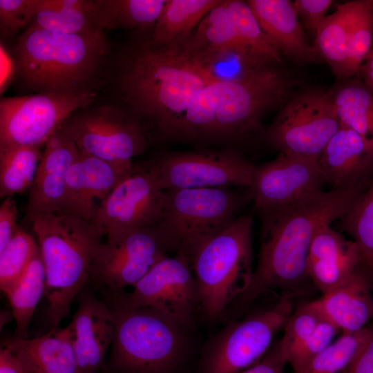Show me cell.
I'll use <instances>...</instances> for the list:
<instances>
[{
	"label": "cell",
	"instance_id": "cell-23",
	"mask_svg": "<svg viewBox=\"0 0 373 373\" xmlns=\"http://www.w3.org/2000/svg\"><path fill=\"white\" fill-rule=\"evenodd\" d=\"M315 303L322 316L342 333L356 332L368 325L373 321V286L363 262Z\"/></svg>",
	"mask_w": 373,
	"mask_h": 373
},
{
	"label": "cell",
	"instance_id": "cell-30",
	"mask_svg": "<svg viewBox=\"0 0 373 373\" xmlns=\"http://www.w3.org/2000/svg\"><path fill=\"white\" fill-rule=\"evenodd\" d=\"M332 96L341 126L355 131L373 150V94L359 79H352Z\"/></svg>",
	"mask_w": 373,
	"mask_h": 373
},
{
	"label": "cell",
	"instance_id": "cell-4",
	"mask_svg": "<svg viewBox=\"0 0 373 373\" xmlns=\"http://www.w3.org/2000/svg\"><path fill=\"white\" fill-rule=\"evenodd\" d=\"M32 229L45 268L44 295L52 328L68 317L73 299L85 287L104 230L79 218L53 213L35 220Z\"/></svg>",
	"mask_w": 373,
	"mask_h": 373
},
{
	"label": "cell",
	"instance_id": "cell-40",
	"mask_svg": "<svg viewBox=\"0 0 373 373\" xmlns=\"http://www.w3.org/2000/svg\"><path fill=\"white\" fill-rule=\"evenodd\" d=\"M323 316L315 300L303 303L295 309L284 326V334L278 342L287 363L306 342Z\"/></svg>",
	"mask_w": 373,
	"mask_h": 373
},
{
	"label": "cell",
	"instance_id": "cell-12",
	"mask_svg": "<svg viewBox=\"0 0 373 373\" xmlns=\"http://www.w3.org/2000/svg\"><path fill=\"white\" fill-rule=\"evenodd\" d=\"M80 152L131 167L146 147L140 120L129 111L104 105L74 113L61 125Z\"/></svg>",
	"mask_w": 373,
	"mask_h": 373
},
{
	"label": "cell",
	"instance_id": "cell-49",
	"mask_svg": "<svg viewBox=\"0 0 373 373\" xmlns=\"http://www.w3.org/2000/svg\"><path fill=\"white\" fill-rule=\"evenodd\" d=\"M35 373H41V372L37 370Z\"/></svg>",
	"mask_w": 373,
	"mask_h": 373
},
{
	"label": "cell",
	"instance_id": "cell-38",
	"mask_svg": "<svg viewBox=\"0 0 373 373\" xmlns=\"http://www.w3.org/2000/svg\"><path fill=\"white\" fill-rule=\"evenodd\" d=\"M234 30L242 46L272 65L281 62V54L267 40L247 1L226 0Z\"/></svg>",
	"mask_w": 373,
	"mask_h": 373
},
{
	"label": "cell",
	"instance_id": "cell-31",
	"mask_svg": "<svg viewBox=\"0 0 373 373\" xmlns=\"http://www.w3.org/2000/svg\"><path fill=\"white\" fill-rule=\"evenodd\" d=\"M45 283V268L38 246L24 274L6 294L16 323L15 337L28 338L32 317L44 294Z\"/></svg>",
	"mask_w": 373,
	"mask_h": 373
},
{
	"label": "cell",
	"instance_id": "cell-21",
	"mask_svg": "<svg viewBox=\"0 0 373 373\" xmlns=\"http://www.w3.org/2000/svg\"><path fill=\"white\" fill-rule=\"evenodd\" d=\"M318 160L323 182L332 189L365 191L373 178V150L355 131L342 126Z\"/></svg>",
	"mask_w": 373,
	"mask_h": 373
},
{
	"label": "cell",
	"instance_id": "cell-14",
	"mask_svg": "<svg viewBox=\"0 0 373 373\" xmlns=\"http://www.w3.org/2000/svg\"><path fill=\"white\" fill-rule=\"evenodd\" d=\"M132 287L131 292L106 296L132 307H153L186 327L200 314L198 284L182 252L162 259Z\"/></svg>",
	"mask_w": 373,
	"mask_h": 373
},
{
	"label": "cell",
	"instance_id": "cell-32",
	"mask_svg": "<svg viewBox=\"0 0 373 373\" xmlns=\"http://www.w3.org/2000/svg\"><path fill=\"white\" fill-rule=\"evenodd\" d=\"M194 61L213 82H238L274 66L242 47H229L202 56Z\"/></svg>",
	"mask_w": 373,
	"mask_h": 373
},
{
	"label": "cell",
	"instance_id": "cell-43",
	"mask_svg": "<svg viewBox=\"0 0 373 373\" xmlns=\"http://www.w3.org/2000/svg\"><path fill=\"white\" fill-rule=\"evenodd\" d=\"M332 3V0H296L294 4L305 27L316 33Z\"/></svg>",
	"mask_w": 373,
	"mask_h": 373
},
{
	"label": "cell",
	"instance_id": "cell-41",
	"mask_svg": "<svg viewBox=\"0 0 373 373\" xmlns=\"http://www.w3.org/2000/svg\"><path fill=\"white\" fill-rule=\"evenodd\" d=\"M341 330L323 317L303 345L288 361L293 372L303 368L314 356L327 348Z\"/></svg>",
	"mask_w": 373,
	"mask_h": 373
},
{
	"label": "cell",
	"instance_id": "cell-3",
	"mask_svg": "<svg viewBox=\"0 0 373 373\" xmlns=\"http://www.w3.org/2000/svg\"><path fill=\"white\" fill-rule=\"evenodd\" d=\"M108 50L104 31L71 35L26 28L14 48L15 76L36 93L93 90Z\"/></svg>",
	"mask_w": 373,
	"mask_h": 373
},
{
	"label": "cell",
	"instance_id": "cell-39",
	"mask_svg": "<svg viewBox=\"0 0 373 373\" xmlns=\"http://www.w3.org/2000/svg\"><path fill=\"white\" fill-rule=\"evenodd\" d=\"M38 246L33 236L19 228L0 251V288L5 294L24 274Z\"/></svg>",
	"mask_w": 373,
	"mask_h": 373
},
{
	"label": "cell",
	"instance_id": "cell-10",
	"mask_svg": "<svg viewBox=\"0 0 373 373\" xmlns=\"http://www.w3.org/2000/svg\"><path fill=\"white\" fill-rule=\"evenodd\" d=\"M95 90L75 93H35L3 97L0 102V149L45 145L77 110L96 98Z\"/></svg>",
	"mask_w": 373,
	"mask_h": 373
},
{
	"label": "cell",
	"instance_id": "cell-15",
	"mask_svg": "<svg viewBox=\"0 0 373 373\" xmlns=\"http://www.w3.org/2000/svg\"><path fill=\"white\" fill-rule=\"evenodd\" d=\"M166 256L153 227L135 229L99 245L89 280L95 291L103 296L122 293Z\"/></svg>",
	"mask_w": 373,
	"mask_h": 373
},
{
	"label": "cell",
	"instance_id": "cell-36",
	"mask_svg": "<svg viewBox=\"0 0 373 373\" xmlns=\"http://www.w3.org/2000/svg\"><path fill=\"white\" fill-rule=\"evenodd\" d=\"M372 334L373 321L358 332L342 333L327 348L292 373H345Z\"/></svg>",
	"mask_w": 373,
	"mask_h": 373
},
{
	"label": "cell",
	"instance_id": "cell-48",
	"mask_svg": "<svg viewBox=\"0 0 373 373\" xmlns=\"http://www.w3.org/2000/svg\"><path fill=\"white\" fill-rule=\"evenodd\" d=\"M358 75L363 84L373 94V44L359 68Z\"/></svg>",
	"mask_w": 373,
	"mask_h": 373
},
{
	"label": "cell",
	"instance_id": "cell-5",
	"mask_svg": "<svg viewBox=\"0 0 373 373\" xmlns=\"http://www.w3.org/2000/svg\"><path fill=\"white\" fill-rule=\"evenodd\" d=\"M113 316L111 373H177L187 352L186 327L160 311L104 297Z\"/></svg>",
	"mask_w": 373,
	"mask_h": 373
},
{
	"label": "cell",
	"instance_id": "cell-26",
	"mask_svg": "<svg viewBox=\"0 0 373 373\" xmlns=\"http://www.w3.org/2000/svg\"><path fill=\"white\" fill-rule=\"evenodd\" d=\"M3 343L20 350L41 373H79L66 327L51 328L50 332L37 338L15 336Z\"/></svg>",
	"mask_w": 373,
	"mask_h": 373
},
{
	"label": "cell",
	"instance_id": "cell-18",
	"mask_svg": "<svg viewBox=\"0 0 373 373\" xmlns=\"http://www.w3.org/2000/svg\"><path fill=\"white\" fill-rule=\"evenodd\" d=\"M133 167L80 152L68 170L63 204L57 213L95 223L102 202Z\"/></svg>",
	"mask_w": 373,
	"mask_h": 373
},
{
	"label": "cell",
	"instance_id": "cell-2",
	"mask_svg": "<svg viewBox=\"0 0 373 373\" xmlns=\"http://www.w3.org/2000/svg\"><path fill=\"white\" fill-rule=\"evenodd\" d=\"M211 82L179 46L162 47L149 41L126 57L117 87L128 111L140 120L153 122L166 136L192 99Z\"/></svg>",
	"mask_w": 373,
	"mask_h": 373
},
{
	"label": "cell",
	"instance_id": "cell-47",
	"mask_svg": "<svg viewBox=\"0 0 373 373\" xmlns=\"http://www.w3.org/2000/svg\"><path fill=\"white\" fill-rule=\"evenodd\" d=\"M345 373H373V334Z\"/></svg>",
	"mask_w": 373,
	"mask_h": 373
},
{
	"label": "cell",
	"instance_id": "cell-19",
	"mask_svg": "<svg viewBox=\"0 0 373 373\" xmlns=\"http://www.w3.org/2000/svg\"><path fill=\"white\" fill-rule=\"evenodd\" d=\"M92 288L78 294V308L66 326L79 373H97L106 366V358L114 335L113 316Z\"/></svg>",
	"mask_w": 373,
	"mask_h": 373
},
{
	"label": "cell",
	"instance_id": "cell-46",
	"mask_svg": "<svg viewBox=\"0 0 373 373\" xmlns=\"http://www.w3.org/2000/svg\"><path fill=\"white\" fill-rule=\"evenodd\" d=\"M287 363L285 355L277 343L259 362L240 373H283Z\"/></svg>",
	"mask_w": 373,
	"mask_h": 373
},
{
	"label": "cell",
	"instance_id": "cell-27",
	"mask_svg": "<svg viewBox=\"0 0 373 373\" xmlns=\"http://www.w3.org/2000/svg\"><path fill=\"white\" fill-rule=\"evenodd\" d=\"M221 0H166L150 42L162 47L178 46L193 33L204 17Z\"/></svg>",
	"mask_w": 373,
	"mask_h": 373
},
{
	"label": "cell",
	"instance_id": "cell-8",
	"mask_svg": "<svg viewBox=\"0 0 373 373\" xmlns=\"http://www.w3.org/2000/svg\"><path fill=\"white\" fill-rule=\"evenodd\" d=\"M291 79L274 66L238 82H213L203 88L212 140H236L258 131L263 113L292 96Z\"/></svg>",
	"mask_w": 373,
	"mask_h": 373
},
{
	"label": "cell",
	"instance_id": "cell-6",
	"mask_svg": "<svg viewBox=\"0 0 373 373\" xmlns=\"http://www.w3.org/2000/svg\"><path fill=\"white\" fill-rule=\"evenodd\" d=\"M253 220L238 217L200 245L189 258L200 299V315L207 321L222 318L250 285Z\"/></svg>",
	"mask_w": 373,
	"mask_h": 373
},
{
	"label": "cell",
	"instance_id": "cell-42",
	"mask_svg": "<svg viewBox=\"0 0 373 373\" xmlns=\"http://www.w3.org/2000/svg\"><path fill=\"white\" fill-rule=\"evenodd\" d=\"M28 0H0V30L3 37L15 35L26 28Z\"/></svg>",
	"mask_w": 373,
	"mask_h": 373
},
{
	"label": "cell",
	"instance_id": "cell-22",
	"mask_svg": "<svg viewBox=\"0 0 373 373\" xmlns=\"http://www.w3.org/2000/svg\"><path fill=\"white\" fill-rule=\"evenodd\" d=\"M361 262L356 242L347 240L330 224H324L316 232L310 246L307 276L323 295L346 280Z\"/></svg>",
	"mask_w": 373,
	"mask_h": 373
},
{
	"label": "cell",
	"instance_id": "cell-44",
	"mask_svg": "<svg viewBox=\"0 0 373 373\" xmlns=\"http://www.w3.org/2000/svg\"><path fill=\"white\" fill-rule=\"evenodd\" d=\"M36 366L20 350L2 343L0 373H35Z\"/></svg>",
	"mask_w": 373,
	"mask_h": 373
},
{
	"label": "cell",
	"instance_id": "cell-16",
	"mask_svg": "<svg viewBox=\"0 0 373 373\" xmlns=\"http://www.w3.org/2000/svg\"><path fill=\"white\" fill-rule=\"evenodd\" d=\"M164 190L144 162L135 164L131 172L111 191L101 204L95 224L113 241L141 228L152 227L160 218Z\"/></svg>",
	"mask_w": 373,
	"mask_h": 373
},
{
	"label": "cell",
	"instance_id": "cell-1",
	"mask_svg": "<svg viewBox=\"0 0 373 373\" xmlns=\"http://www.w3.org/2000/svg\"><path fill=\"white\" fill-rule=\"evenodd\" d=\"M365 191L323 190L291 204L259 212L258 260L249 286L227 309V319L238 318L267 291L298 290L307 280V262L317 230L341 218Z\"/></svg>",
	"mask_w": 373,
	"mask_h": 373
},
{
	"label": "cell",
	"instance_id": "cell-11",
	"mask_svg": "<svg viewBox=\"0 0 373 373\" xmlns=\"http://www.w3.org/2000/svg\"><path fill=\"white\" fill-rule=\"evenodd\" d=\"M340 126L332 93L309 89L283 106L265 135L279 153L318 159Z\"/></svg>",
	"mask_w": 373,
	"mask_h": 373
},
{
	"label": "cell",
	"instance_id": "cell-13",
	"mask_svg": "<svg viewBox=\"0 0 373 373\" xmlns=\"http://www.w3.org/2000/svg\"><path fill=\"white\" fill-rule=\"evenodd\" d=\"M163 190L249 188L255 165L231 149L164 152L144 162Z\"/></svg>",
	"mask_w": 373,
	"mask_h": 373
},
{
	"label": "cell",
	"instance_id": "cell-20",
	"mask_svg": "<svg viewBox=\"0 0 373 373\" xmlns=\"http://www.w3.org/2000/svg\"><path fill=\"white\" fill-rule=\"evenodd\" d=\"M44 146L27 207L26 219L31 224L39 218L59 212L68 170L80 153L74 140L61 126Z\"/></svg>",
	"mask_w": 373,
	"mask_h": 373
},
{
	"label": "cell",
	"instance_id": "cell-24",
	"mask_svg": "<svg viewBox=\"0 0 373 373\" xmlns=\"http://www.w3.org/2000/svg\"><path fill=\"white\" fill-rule=\"evenodd\" d=\"M269 42L296 61L311 64L320 59L307 41L294 2L289 0L247 1Z\"/></svg>",
	"mask_w": 373,
	"mask_h": 373
},
{
	"label": "cell",
	"instance_id": "cell-7",
	"mask_svg": "<svg viewBox=\"0 0 373 373\" xmlns=\"http://www.w3.org/2000/svg\"><path fill=\"white\" fill-rule=\"evenodd\" d=\"M247 198L250 191L242 195L230 187L164 190L162 214L153 227L166 253L182 252L189 260L200 245L238 218Z\"/></svg>",
	"mask_w": 373,
	"mask_h": 373
},
{
	"label": "cell",
	"instance_id": "cell-45",
	"mask_svg": "<svg viewBox=\"0 0 373 373\" xmlns=\"http://www.w3.org/2000/svg\"><path fill=\"white\" fill-rule=\"evenodd\" d=\"M17 207L12 197L4 198L0 206V251L20 228L17 224Z\"/></svg>",
	"mask_w": 373,
	"mask_h": 373
},
{
	"label": "cell",
	"instance_id": "cell-34",
	"mask_svg": "<svg viewBox=\"0 0 373 373\" xmlns=\"http://www.w3.org/2000/svg\"><path fill=\"white\" fill-rule=\"evenodd\" d=\"M347 43V6L344 3L319 25L314 46L320 59L342 80L346 79Z\"/></svg>",
	"mask_w": 373,
	"mask_h": 373
},
{
	"label": "cell",
	"instance_id": "cell-28",
	"mask_svg": "<svg viewBox=\"0 0 373 373\" xmlns=\"http://www.w3.org/2000/svg\"><path fill=\"white\" fill-rule=\"evenodd\" d=\"M166 0H95L93 19L101 30L154 28Z\"/></svg>",
	"mask_w": 373,
	"mask_h": 373
},
{
	"label": "cell",
	"instance_id": "cell-35",
	"mask_svg": "<svg viewBox=\"0 0 373 373\" xmlns=\"http://www.w3.org/2000/svg\"><path fill=\"white\" fill-rule=\"evenodd\" d=\"M346 3L348 43L345 80L358 75L373 44V0Z\"/></svg>",
	"mask_w": 373,
	"mask_h": 373
},
{
	"label": "cell",
	"instance_id": "cell-9",
	"mask_svg": "<svg viewBox=\"0 0 373 373\" xmlns=\"http://www.w3.org/2000/svg\"><path fill=\"white\" fill-rule=\"evenodd\" d=\"M294 311L289 295L272 307L233 319L204 348L198 373H240L259 362Z\"/></svg>",
	"mask_w": 373,
	"mask_h": 373
},
{
	"label": "cell",
	"instance_id": "cell-37",
	"mask_svg": "<svg viewBox=\"0 0 373 373\" xmlns=\"http://www.w3.org/2000/svg\"><path fill=\"white\" fill-rule=\"evenodd\" d=\"M341 219L342 229L358 246L373 286V178L367 189Z\"/></svg>",
	"mask_w": 373,
	"mask_h": 373
},
{
	"label": "cell",
	"instance_id": "cell-17",
	"mask_svg": "<svg viewBox=\"0 0 373 373\" xmlns=\"http://www.w3.org/2000/svg\"><path fill=\"white\" fill-rule=\"evenodd\" d=\"M323 184L318 159L279 153L276 159L255 166L249 189L259 213L321 191Z\"/></svg>",
	"mask_w": 373,
	"mask_h": 373
},
{
	"label": "cell",
	"instance_id": "cell-25",
	"mask_svg": "<svg viewBox=\"0 0 373 373\" xmlns=\"http://www.w3.org/2000/svg\"><path fill=\"white\" fill-rule=\"evenodd\" d=\"M93 5L90 0H28L26 28L71 35L102 31L95 25Z\"/></svg>",
	"mask_w": 373,
	"mask_h": 373
},
{
	"label": "cell",
	"instance_id": "cell-33",
	"mask_svg": "<svg viewBox=\"0 0 373 373\" xmlns=\"http://www.w3.org/2000/svg\"><path fill=\"white\" fill-rule=\"evenodd\" d=\"M40 146L0 149V196L12 197L32 185L43 152Z\"/></svg>",
	"mask_w": 373,
	"mask_h": 373
},
{
	"label": "cell",
	"instance_id": "cell-29",
	"mask_svg": "<svg viewBox=\"0 0 373 373\" xmlns=\"http://www.w3.org/2000/svg\"><path fill=\"white\" fill-rule=\"evenodd\" d=\"M179 46L193 61L222 48H244L236 36L226 0H221L209 10L191 36Z\"/></svg>",
	"mask_w": 373,
	"mask_h": 373
}]
</instances>
